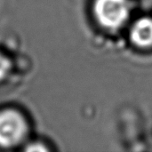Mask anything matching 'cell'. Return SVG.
<instances>
[{"instance_id":"1","label":"cell","mask_w":152,"mask_h":152,"mask_svg":"<svg viewBox=\"0 0 152 152\" xmlns=\"http://www.w3.org/2000/svg\"><path fill=\"white\" fill-rule=\"evenodd\" d=\"M94 13L102 26L108 28H118L128 18L127 0H96Z\"/></svg>"},{"instance_id":"2","label":"cell","mask_w":152,"mask_h":152,"mask_svg":"<svg viewBox=\"0 0 152 152\" xmlns=\"http://www.w3.org/2000/svg\"><path fill=\"white\" fill-rule=\"evenodd\" d=\"M26 133L23 118L14 110L0 112V146L10 147L20 142Z\"/></svg>"},{"instance_id":"3","label":"cell","mask_w":152,"mask_h":152,"mask_svg":"<svg viewBox=\"0 0 152 152\" xmlns=\"http://www.w3.org/2000/svg\"><path fill=\"white\" fill-rule=\"evenodd\" d=\"M131 39L138 46L152 45V19L142 18L138 20L131 29Z\"/></svg>"},{"instance_id":"4","label":"cell","mask_w":152,"mask_h":152,"mask_svg":"<svg viewBox=\"0 0 152 152\" xmlns=\"http://www.w3.org/2000/svg\"><path fill=\"white\" fill-rule=\"evenodd\" d=\"M10 69L9 61L2 54H0V79L5 77Z\"/></svg>"}]
</instances>
